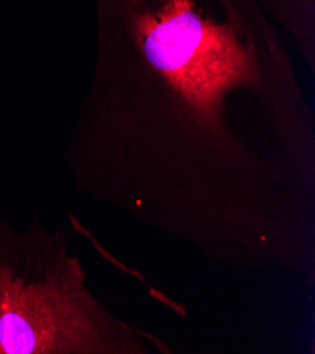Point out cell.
Segmentation results:
<instances>
[{
    "label": "cell",
    "instance_id": "obj_1",
    "mask_svg": "<svg viewBox=\"0 0 315 354\" xmlns=\"http://www.w3.org/2000/svg\"><path fill=\"white\" fill-rule=\"evenodd\" d=\"M96 5L95 80L69 153L78 180L98 187L130 165L172 181L248 172L262 160L253 130L308 145L311 116L260 0Z\"/></svg>",
    "mask_w": 315,
    "mask_h": 354
},
{
    "label": "cell",
    "instance_id": "obj_2",
    "mask_svg": "<svg viewBox=\"0 0 315 354\" xmlns=\"http://www.w3.org/2000/svg\"><path fill=\"white\" fill-rule=\"evenodd\" d=\"M136 337L88 290L61 232L0 222V354L142 353Z\"/></svg>",
    "mask_w": 315,
    "mask_h": 354
},
{
    "label": "cell",
    "instance_id": "obj_3",
    "mask_svg": "<svg viewBox=\"0 0 315 354\" xmlns=\"http://www.w3.org/2000/svg\"><path fill=\"white\" fill-rule=\"evenodd\" d=\"M270 16L286 27L307 55L314 54V0H260Z\"/></svg>",
    "mask_w": 315,
    "mask_h": 354
}]
</instances>
